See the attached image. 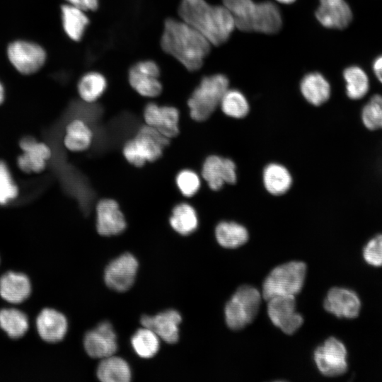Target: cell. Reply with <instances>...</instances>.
<instances>
[{
  "label": "cell",
  "mask_w": 382,
  "mask_h": 382,
  "mask_svg": "<svg viewBox=\"0 0 382 382\" xmlns=\"http://www.w3.org/2000/svg\"><path fill=\"white\" fill-rule=\"evenodd\" d=\"M162 50L189 71L199 69L210 52L212 44L196 29L181 19L164 21L161 37Z\"/></svg>",
  "instance_id": "obj_1"
},
{
  "label": "cell",
  "mask_w": 382,
  "mask_h": 382,
  "mask_svg": "<svg viewBox=\"0 0 382 382\" xmlns=\"http://www.w3.org/2000/svg\"><path fill=\"white\" fill-rule=\"evenodd\" d=\"M178 15L212 45L226 42L236 28L232 15L224 5H212L205 0H181Z\"/></svg>",
  "instance_id": "obj_2"
},
{
  "label": "cell",
  "mask_w": 382,
  "mask_h": 382,
  "mask_svg": "<svg viewBox=\"0 0 382 382\" xmlns=\"http://www.w3.org/2000/svg\"><path fill=\"white\" fill-rule=\"evenodd\" d=\"M236 28L244 32L277 33L282 28V18L277 6L272 1L255 3L237 0L231 8Z\"/></svg>",
  "instance_id": "obj_3"
},
{
  "label": "cell",
  "mask_w": 382,
  "mask_h": 382,
  "mask_svg": "<svg viewBox=\"0 0 382 382\" xmlns=\"http://www.w3.org/2000/svg\"><path fill=\"white\" fill-rule=\"evenodd\" d=\"M228 85L227 76L222 74L203 77L187 100L190 117L197 122L207 120L220 105Z\"/></svg>",
  "instance_id": "obj_4"
},
{
  "label": "cell",
  "mask_w": 382,
  "mask_h": 382,
  "mask_svg": "<svg viewBox=\"0 0 382 382\" xmlns=\"http://www.w3.org/2000/svg\"><path fill=\"white\" fill-rule=\"evenodd\" d=\"M169 144V138L154 127L145 125L124 144L122 154L131 165L142 167L146 162L158 160Z\"/></svg>",
  "instance_id": "obj_5"
},
{
  "label": "cell",
  "mask_w": 382,
  "mask_h": 382,
  "mask_svg": "<svg viewBox=\"0 0 382 382\" xmlns=\"http://www.w3.org/2000/svg\"><path fill=\"white\" fill-rule=\"evenodd\" d=\"M306 274V265L301 261H291L274 267L263 282L262 298L268 301L275 296H295L303 286Z\"/></svg>",
  "instance_id": "obj_6"
},
{
  "label": "cell",
  "mask_w": 382,
  "mask_h": 382,
  "mask_svg": "<svg viewBox=\"0 0 382 382\" xmlns=\"http://www.w3.org/2000/svg\"><path fill=\"white\" fill-rule=\"evenodd\" d=\"M262 298V294L253 286L242 285L238 288L225 306L228 327L239 330L252 323L258 313Z\"/></svg>",
  "instance_id": "obj_7"
},
{
  "label": "cell",
  "mask_w": 382,
  "mask_h": 382,
  "mask_svg": "<svg viewBox=\"0 0 382 382\" xmlns=\"http://www.w3.org/2000/svg\"><path fill=\"white\" fill-rule=\"evenodd\" d=\"M346 344L335 336L327 338L314 352V361L325 376L336 378L348 373L350 367Z\"/></svg>",
  "instance_id": "obj_8"
},
{
  "label": "cell",
  "mask_w": 382,
  "mask_h": 382,
  "mask_svg": "<svg viewBox=\"0 0 382 382\" xmlns=\"http://www.w3.org/2000/svg\"><path fill=\"white\" fill-rule=\"evenodd\" d=\"M323 307L338 319L356 320L361 314L364 303L361 296L354 288L334 286L328 291Z\"/></svg>",
  "instance_id": "obj_9"
},
{
  "label": "cell",
  "mask_w": 382,
  "mask_h": 382,
  "mask_svg": "<svg viewBox=\"0 0 382 382\" xmlns=\"http://www.w3.org/2000/svg\"><path fill=\"white\" fill-rule=\"evenodd\" d=\"M6 54L11 65L24 75L37 72L47 59L46 52L41 45L25 40L11 42L7 47Z\"/></svg>",
  "instance_id": "obj_10"
},
{
  "label": "cell",
  "mask_w": 382,
  "mask_h": 382,
  "mask_svg": "<svg viewBox=\"0 0 382 382\" xmlns=\"http://www.w3.org/2000/svg\"><path fill=\"white\" fill-rule=\"evenodd\" d=\"M160 73L159 66L154 61H139L130 67L128 81L131 87L140 96L156 98L163 91L159 80Z\"/></svg>",
  "instance_id": "obj_11"
},
{
  "label": "cell",
  "mask_w": 382,
  "mask_h": 382,
  "mask_svg": "<svg viewBox=\"0 0 382 382\" xmlns=\"http://www.w3.org/2000/svg\"><path fill=\"white\" fill-rule=\"evenodd\" d=\"M267 301L268 316L275 326L286 335H292L300 328L303 318L296 311L295 296H275Z\"/></svg>",
  "instance_id": "obj_12"
},
{
  "label": "cell",
  "mask_w": 382,
  "mask_h": 382,
  "mask_svg": "<svg viewBox=\"0 0 382 382\" xmlns=\"http://www.w3.org/2000/svg\"><path fill=\"white\" fill-rule=\"evenodd\" d=\"M138 270L135 257L127 253L109 263L105 270V282L110 289L123 292L134 284Z\"/></svg>",
  "instance_id": "obj_13"
},
{
  "label": "cell",
  "mask_w": 382,
  "mask_h": 382,
  "mask_svg": "<svg viewBox=\"0 0 382 382\" xmlns=\"http://www.w3.org/2000/svg\"><path fill=\"white\" fill-rule=\"evenodd\" d=\"M22 154L17 158V166L25 173H41L52 156V150L45 143L27 136L19 141Z\"/></svg>",
  "instance_id": "obj_14"
},
{
  "label": "cell",
  "mask_w": 382,
  "mask_h": 382,
  "mask_svg": "<svg viewBox=\"0 0 382 382\" xmlns=\"http://www.w3.org/2000/svg\"><path fill=\"white\" fill-rule=\"evenodd\" d=\"M143 117L146 125L154 127L170 139L180 133V112L174 106L150 102L144 107Z\"/></svg>",
  "instance_id": "obj_15"
},
{
  "label": "cell",
  "mask_w": 382,
  "mask_h": 382,
  "mask_svg": "<svg viewBox=\"0 0 382 382\" xmlns=\"http://www.w3.org/2000/svg\"><path fill=\"white\" fill-rule=\"evenodd\" d=\"M83 345L86 353L93 358L102 359L114 355L117 344L112 325L104 321L88 331L84 337Z\"/></svg>",
  "instance_id": "obj_16"
},
{
  "label": "cell",
  "mask_w": 382,
  "mask_h": 382,
  "mask_svg": "<svg viewBox=\"0 0 382 382\" xmlns=\"http://www.w3.org/2000/svg\"><path fill=\"white\" fill-rule=\"evenodd\" d=\"M96 229L103 236H112L122 233L127 222L118 202L110 198L98 201L96 207Z\"/></svg>",
  "instance_id": "obj_17"
},
{
  "label": "cell",
  "mask_w": 382,
  "mask_h": 382,
  "mask_svg": "<svg viewBox=\"0 0 382 382\" xmlns=\"http://www.w3.org/2000/svg\"><path fill=\"white\" fill-rule=\"evenodd\" d=\"M202 177L210 189L218 190L224 183L236 181V165L231 159L212 155L208 156L202 167Z\"/></svg>",
  "instance_id": "obj_18"
},
{
  "label": "cell",
  "mask_w": 382,
  "mask_h": 382,
  "mask_svg": "<svg viewBox=\"0 0 382 382\" xmlns=\"http://www.w3.org/2000/svg\"><path fill=\"white\" fill-rule=\"evenodd\" d=\"M316 17L324 27L344 29L352 20V12L345 0H319Z\"/></svg>",
  "instance_id": "obj_19"
},
{
  "label": "cell",
  "mask_w": 382,
  "mask_h": 382,
  "mask_svg": "<svg viewBox=\"0 0 382 382\" xmlns=\"http://www.w3.org/2000/svg\"><path fill=\"white\" fill-rule=\"evenodd\" d=\"M35 325L40 337L48 343L62 341L68 330V322L65 316L50 308H45L39 313Z\"/></svg>",
  "instance_id": "obj_20"
},
{
  "label": "cell",
  "mask_w": 382,
  "mask_h": 382,
  "mask_svg": "<svg viewBox=\"0 0 382 382\" xmlns=\"http://www.w3.org/2000/svg\"><path fill=\"white\" fill-rule=\"evenodd\" d=\"M182 318L175 310H167L154 316H143V327L154 331L159 338L167 343L173 344L179 339V325Z\"/></svg>",
  "instance_id": "obj_21"
},
{
  "label": "cell",
  "mask_w": 382,
  "mask_h": 382,
  "mask_svg": "<svg viewBox=\"0 0 382 382\" xmlns=\"http://www.w3.org/2000/svg\"><path fill=\"white\" fill-rule=\"evenodd\" d=\"M32 292L29 277L24 273L9 271L0 277V296L6 301L18 304L27 300Z\"/></svg>",
  "instance_id": "obj_22"
},
{
  "label": "cell",
  "mask_w": 382,
  "mask_h": 382,
  "mask_svg": "<svg viewBox=\"0 0 382 382\" xmlns=\"http://www.w3.org/2000/svg\"><path fill=\"white\" fill-rule=\"evenodd\" d=\"M93 133L89 125L81 119H74L65 127L63 144L69 151L83 152L91 146Z\"/></svg>",
  "instance_id": "obj_23"
},
{
  "label": "cell",
  "mask_w": 382,
  "mask_h": 382,
  "mask_svg": "<svg viewBox=\"0 0 382 382\" xmlns=\"http://www.w3.org/2000/svg\"><path fill=\"white\" fill-rule=\"evenodd\" d=\"M300 90L304 98L316 106L325 103L331 93L328 81L318 72L306 74L301 81Z\"/></svg>",
  "instance_id": "obj_24"
},
{
  "label": "cell",
  "mask_w": 382,
  "mask_h": 382,
  "mask_svg": "<svg viewBox=\"0 0 382 382\" xmlns=\"http://www.w3.org/2000/svg\"><path fill=\"white\" fill-rule=\"evenodd\" d=\"M61 17L66 35L73 41H80L89 25L86 11L66 4L61 6Z\"/></svg>",
  "instance_id": "obj_25"
},
{
  "label": "cell",
  "mask_w": 382,
  "mask_h": 382,
  "mask_svg": "<svg viewBox=\"0 0 382 382\" xmlns=\"http://www.w3.org/2000/svg\"><path fill=\"white\" fill-rule=\"evenodd\" d=\"M97 376L103 382H128L132 374L125 359L112 355L102 359L97 369Z\"/></svg>",
  "instance_id": "obj_26"
},
{
  "label": "cell",
  "mask_w": 382,
  "mask_h": 382,
  "mask_svg": "<svg viewBox=\"0 0 382 382\" xmlns=\"http://www.w3.org/2000/svg\"><path fill=\"white\" fill-rule=\"evenodd\" d=\"M171 228L178 233L188 236L197 230L199 220L195 208L187 202H180L172 209L169 218Z\"/></svg>",
  "instance_id": "obj_27"
},
{
  "label": "cell",
  "mask_w": 382,
  "mask_h": 382,
  "mask_svg": "<svg viewBox=\"0 0 382 382\" xmlns=\"http://www.w3.org/2000/svg\"><path fill=\"white\" fill-rule=\"evenodd\" d=\"M106 78L100 72L88 71L83 74L77 83L80 98L88 104L97 101L107 89Z\"/></svg>",
  "instance_id": "obj_28"
},
{
  "label": "cell",
  "mask_w": 382,
  "mask_h": 382,
  "mask_svg": "<svg viewBox=\"0 0 382 382\" xmlns=\"http://www.w3.org/2000/svg\"><path fill=\"white\" fill-rule=\"evenodd\" d=\"M262 179L267 191L274 195L284 194L292 183V178L289 170L278 163L267 166L263 171Z\"/></svg>",
  "instance_id": "obj_29"
},
{
  "label": "cell",
  "mask_w": 382,
  "mask_h": 382,
  "mask_svg": "<svg viewBox=\"0 0 382 382\" xmlns=\"http://www.w3.org/2000/svg\"><path fill=\"white\" fill-rule=\"evenodd\" d=\"M219 244L225 248H236L248 240V232L242 225L233 221H221L215 229Z\"/></svg>",
  "instance_id": "obj_30"
},
{
  "label": "cell",
  "mask_w": 382,
  "mask_h": 382,
  "mask_svg": "<svg viewBox=\"0 0 382 382\" xmlns=\"http://www.w3.org/2000/svg\"><path fill=\"white\" fill-rule=\"evenodd\" d=\"M0 328L11 339L23 337L29 328V320L22 311L14 308L0 310Z\"/></svg>",
  "instance_id": "obj_31"
},
{
  "label": "cell",
  "mask_w": 382,
  "mask_h": 382,
  "mask_svg": "<svg viewBox=\"0 0 382 382\" xmlns=\"http://www.w3.org/2000/svg\"><path fill=\"white\" fill-rule=\"evenodd\" d=\"M347 96L352 100L364 98L369 90V79L365 71L358 66H349L343 71Z\"/></svg>",
  "instance_id": "obj_32"
},
{
  "label": "cell",
  "mask_w": 382,
  "mask_h": 382,
  "mask_svg": "<svg viewBox=\"0 0 382 382\" xmlns=\"http://www.w3.org/2000/svg\"><path fill=\"white\" fill-rule=\"evenodd\" d=\"M159 339L154 331L143 327L132 336L131 344L138 356L149 359L153 357L158 352L160 347Z\"/></svg>",
  "instance_id": "obj_33"
},
{
  "label": "cell",
  "mask_w": 382,
  "mask_h": 382,
  "mask_svg": "<svg viewBox=\"0 0 382 382\" xmlns=\"http://www.w3.org/2000/svg\"><path fill=\"white\" fill-rule=\"evenodd\" d=\"M362 263L371 270H382V231L369 236L360 248Z\"/></svg>",
  "instance_id": "obj_34"
},
{
  "label": "cell",
  "mask_w": 382,
  "mask_h": 382,
  "mask_svg": "<svg viewBox=\"0 0 382 382\" xmlns=\"http://www.w3.org/2000/svg\"><path fill=\"white\" fill-rule=\"evenodd\" d=\"M223 112L233 118H242L249 111V104L245 96L236 89H228L224 94L220 105Z\"/></svg>",
  "instance_id": "obj_35"
},
{
  "label": "cell",
  "mask_w": 382,
  "mask_h": 382,
  "mask_svg": "<svg viewBox=\"0 0 382 382\" xmlns=\"http://www.w3.org/2000/svg\"><path fill=\"white\" fill-rule=\"evenodd\" d=\"M364 126L370 131L382 129V96L374 95L361 110Z\"/></svg>",
  "instance_id": "obj_36"
},
{
  "label": "cell",
  "mask_w": 382,
  "mask_h": 382,
  "mask_svg": "<svg viewBox=\"0 0 382 382\" xmlns=\"http://www.w3.org/2000/svg\"><path fill=\"white\" fill-rule=\"evenodd\" d=\"M19 188L15 182L7 163L0 160V205H6L15 200Z\"/></svg>",
  "instance_id": "obj_37"
},
{
  "label": "cell",
  "mask_w": 382,
  "mask_h": 382,
  "mask_svg": "<svg viewBox=\"0 0 382 382\" xmlns=\"http://www.w3.org/2000/svg\"><path fill=\"white\" fill-rule=\"evenodd\" d=\"M175 184L182 195L185 197H191L199 190L201 180L195 171L186 168L177 173Z\"/></svg>",
  "instance_id": "obj_38"
},
{
  "label": "cell",
  "mask_w": 382,
  "mask_h": 382,
  "mask_svg": "<svg viewBox=\"0 0 382 382\" xmlns=\"http://www.w3.org/2000/svg\"><path fill=\"white\" fill-rule=\"evenodd\" d=\"M67 4L84 11H94L98 9L99 0H65Z\"/></svg>",
  "instance_id": "obj_39"
},
{
  "label": "cell",
  "mask_w": 382,
  "mask_h": 382,
  "mask_svg": "<svg viewBox=\"0 0 382 382\" xmlns=\"http://www.w3.org/2000/svg\"><path fill=\"white\" fill-rule=\"evenodd\" d=\"M372 68L375 76L382 83V54L374 59Z\"/></svg>",
  "instance_id": "obj_40"
},
{
  "label": "cell",
  "mask_w": 382,
  "mask_h": 382,
  "mask_svg": "<svg viewBox=\"0 0 382 382\" xmlns=\"http://www.w3.org/2000/svg\"><path fill=\"white\" fill-rule=\"evenodd\" d=\"M5 100V89L2 83L0 81V105L4 102Z\"/></svg>",
  "instance_id": "obj_41"
},
{
  "label": "cell",
  "mask_w": 382,
  "mask_h": 382,
  "mask_svg": "<svg viewBox=\"0 0 382 382\" xmlns=\"http://www.w3.org/2000/svg\"><path fill=\"white\" fill-rule=\"evenodd\" d=\"M277 1L284 4H289L294 3L296 0H276Z\"/></svg>",
  "instance_id": "obj_42"
},
{
  "label": "cell",
  "mask_w": 382,
  "mask_h": 382,
  "mask_svg": "<svg viewBox=\"0 0 382 382\" xmlns=\"http://www.w3.org/2000/svg\"><path fill=\"white\" fill-rule=\"evenodd\" d=\"M371 367V364L369 365V368ZM368 378H369V374H368Z\"/></svg>",
  "instance_id": "obj_43"
},
{
  "label": "cell",
  "mask_w": 382,
  "mask_h": 382,
  "mask_svg": "<svg viewBox=\"0 0 382 382\" xmlns=\"http://www.w3.org/2000/svg\"><path fill=\"white\" fill-rule=\"evenodd\" d=\"M381 275H382V271H381Z\"/></svg>",
  "instance_id": "obj_44"
},
{
  "label": "cell",
  "mask_w": 382,
  "mask_h": 382,
  "mask_svg": "<svg viewBox=\"0 0 382 382\" xmlns=\"http://www.w3.org/2000/svg\"><path fill=\"white\" fill-rule=\"evenodd\" d=\"M381 271H382V270H381Z\"/></svg>",
  "instance_id": "obj_45"
}]
</instances>
